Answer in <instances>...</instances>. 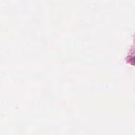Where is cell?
Segmentation results:
<instances>
[{
  "instance_id": "6da1fadb",
  "label": "cell",
  "mask_w": 135,
  "mask_h": 135,
  "mask_svg": "<svg viewBox=\"0 0 135 135\" xmlns=\"http://www.w3.org/2000/svg\"><path fill=\"white\" fill-rule=\"evenodd\" d=\"M129 63L131 65L135 66V56H133L131 59L129 60Z\"/></svg>"
}]
</instances>
